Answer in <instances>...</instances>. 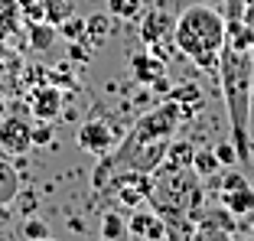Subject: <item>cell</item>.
Masks as SVG:
<instances>
[{
  "label": "cell",
  "mask_w": 254,
  "mask_h": 241,
  "mask_svg": "<svg viewBox=\"0 0 254 241\" xmlns=\"http://www.w3.org/2000/svg\"><path fill=\"white\" fill-rule=\"evenodd\" d=\"M98 235H101L105 241L127 238V219L121 215V212H114V209L101 212V225H98Z\"/></svg>",
  "instance_id": "cell-16"
},
{
  "label": "cell",
  "mask_w": 254,
  "mask_h": 241,
  "mask_svg": "<svg viewBox=\"0 0 254 241\" xmlns=\"http://www.w3.org/2000/svg\"><path fill=\"white\" fill-rule=\"evenodd\" d=\"M245 3H248V7H254V0H245Z\"/></svg>",
  "instance_id": "cell-30"
},
{
  "label": "cell",
  "mask_w": 254,
  "mask_h": 241,
  "mask_svg": "<svg viewBox=\"0 0 254 241\" xmlns=\"http://www.w3.org/2000/svg\"><path fill=\"white\" fill-rule=\"evenodd\" d=\"M118 143L121 140H118V134H114V127L108 124V120H101V118H91V120H85L82 127H78V147H82L85 153L105 157V153H111Z\"/></svg>",
  "instance_id": "cell-4"
},
{
  "label": "cell",
  "mask_w": 254,
  "mask_h": 241,
  "mask_svg": "<svg viewBox=\"0 0 254 241\" xmlns=\"http://www.w3.org/2000/svg\"><path fill=\"white\" fill-rule=\"evenodd\" d=\"M248 186V180L238 173V170H232V173H225L222 180H218V192H235V189Z\"/></svg>",
  "instance_id": "cell-25"
},
{
  "label": "cell",
  "mask_w": 254,
  "mask_h": 241,
  "mask_svg": "<svg viewBox=\"0 0 254 241\" xmlns=\"http://www.w3.org/2000/svg\"><path fill=\"white\" fill-rule=\"evenodd\" d=\"M218 82L228 105V124H232V143L238 160H251V101H254V53L235 49L225 43L218 56Z\"/></svg>",
  "instance_id": "cell-1"
},
{
  "label": "cell",
  "mask_w": 254,
  "mask_h": 241,
  "mask_svg": "<svg viewBox=\"0 0 254 241\" xmlns=\"http://www.w3.org/2000/svg\"><path fill=\"white\" fill-rule=\"evenodd\" d=\"M46 143H53V120L33 124V147H46Z\"/></svg>",
  "instance_id": "cell-24"
},
{
  "label": "cell",
  "mask_w": 254,
  "mask_h": 241,
  "mask_svg": "<svg viewBox=\"0 0 254 241\" xmlns=\"http://www.w3.org/2000/svg\"><path fill=\"white\" fill-rule=\"evenodd\" d=\"M65 16H72V3L68 0H43V20L59 26Z\"/></svg>",
  "instance_id": "cell-20"
},
{
  "label": "cell",
  "mask_w": 254,
  "mask_h": 241,
  "mask_svg": "<svg viewBox=\"0 0 254 241\" xmlns=\"http://www.w3.org/2000/svg\"><path fill=\"white\" fill-rule=\"evenodd\" d=\"M46 78L53 85H59V88H75V75H72V59H65V62H59V65H53L49 72H46Z\"/></svg>",
  "instance_id": "cell-21"
},
{
  "label": "cell",
  "mask_w": 254,
  "mask_h": 241,
  "mask_svg": "<svg viewBox=\"0 0 254 241\" xmlns=\"http://www.w3.org/2000/svg\"><path fill=\"white\" fill-rule=\"evenodd\" d=\"M26 105H30V114L36 120H56L62 114V88L53 82H39L33 85Z\"/></svg>",
  "instance_id": "cell-6"
},
{
  "label": "cell",
  "mask_w": 254,
  "mask_h": 241,
  "mask_svg": "<svg viewBox=\"0 0 254 241\" xmlns=\"http://www.w3.org/2000/svg\"><path fill=\"white\" fill-rule=\"evenodd\" d=\"M170 98L180 105V111H183V120H192L195 114L205 108V98H202V88L199 85H192V82H183V85H176V88L170 91Z\"/></svg>",
  "instance_id": "cell-11"
},
{
  "label": "cell",
  "mask_w": 254,
  "mask_h": 241,
  "mask_svg": "<svg viewBox=\"0 0 254 241\" xmlns=\"http://www.w3.org/2000/svg\"><path fill=\"white\" fill-rule=\"evenodd\" d=\"M20 232H23V238H30V241H46L49 235H53V232H49V225H46L39 215H26V222H23Z\"/></svg>",
  "instance_id": "cell-22"
},
{
  "label": "cell",
  "mask_w": 254,
  "mask_h": 241,
  "mask_svg": "<svg viewBox=\"0 0 254 241\" xmlns=\"http://www.w3.org/2000/svg\"><path fill=\"white\" fill-rule=\"evenodd\" d=\"M56 30H59V36H65L68 43H75V39H85V20L82 16H65Z\"/></svg>",
  "instance_id": "cell-23"
},
{
  "label": "cell",
  "mask_w": 254,
  "mask_h": 241,
  "mask_svg": "<svg viewBox=\"0 0 254 241\" xmlns=\"http://www.w3.org/2000/svg\"><path fill=\"white\" fill-rule=\"evenodd\" d=\"M130 75L137 78V85H150L153 78L166 75V62L157 59L150 49L147 53H137V56H130Z\"/></svg>",
  "instance_id": "cell-10"
},
{
  "label": "cell",
  "mask_w": 254,
  "mask_h": 241,
  "mask_svg": "<svg viewBox=\"0 0 254 241\" xmlns=\"http://www.w3.org/2000/svg\"><path fill=\"white\" fill-rule=\"evenodd\" d=\"M7 114H10V105H7V98L0 95V124H3V118H7Z\"/></svg>",
  "instance_id": "cell-28"
},
{
  "label": "cell",
  "mask_w": 254,
  "mask_h": 241,
  "mask_svg": "<svg viewBox=\"0 0 254 241\" xmlns=\"http://www.w3.org/2000/svg\"><path fill=\"white\" fill-rule=\"evenodd\" d=\"M192 157H195V147L189 140H173L166 143V157L160 163V173H176V170H192Z\"/></svg>",
  "instance_id": "cell-9"
},
{
  "label": "cell",
  "mask_w": 254,
  "mask_h": 241,
  "mask_svg": "<svg viewBox=\"0 0 254 241\" xmlns=\"http://www.w3.org/2000/svg\"><path fill=\"white\" fill-rule=\"evenodd\" d=\"M16 202H20L23 215H36V192L33 189H20L16 192Z\"/></svg>",
  "instance_id": "cell-27"
},
{
  "label": "cell",
  "mask_w": 254,
  "mask_h": 241,
  "mask_svg": "<svg viewBox=\"0 0 254 241\" xmlns=\"http://www.w3.org/2000/svg\"><path fill=\"white\" fill-rule=\"evenodd\" d=\"M218 170H222V160L215 157V150H195V157H192V173L195 176L212 180Z\"/></svg>",
  "instance_id": "cell-19"
},
{
  "label": "cell",
  "mask_w": 254,
  "mask_h": 241,
  "mask_svg": "<svg viewBox=\"0 0 254 241\" xmlns=\"http://www.w3.org/2000/svg\"><path fill=\"white\" fill-rule=\"evenodd\" d=\"M173 43L199 68H209L218 75V56H222L225 46V16L215 7H202V3L186 7L176 16Z\"/></svg>",
  "instance_id": "cell-2"
},
{
  "label": "cell",
  "mask_w": 254,
  "mask_h": 241,
  "mask_svg": "<svg viewBox=\"0 0 254 241\" xmlns=\"http://www.w3.org/2000/svg\"><path fill=\"white\" fill-rule=\"evenodd\" d=\"M23 26V3L20 0H0V46L13 39Z\"/></svg>",
  "instance_id": "cell-12"
},
{
  "label": "cell",
  "mask_w": 254,
  "mask_h": 241,
  "mask_svg": "<svg viewBox=\"0 0 254 241\" xmlns=\"http://www.w3.org/2000/svg\"><path fill=\"white\" fill-rule=\"evenodd\" d=\"M68 228H75V232H82V228H85V222H82V219H68Z\"/></svg>",
  "instance_id": "cell-29"
},
{
  "label": "cell",
  "mask_w": 254,
  "mask_h": 241,
  "mask_svg": "<svg viewBox=\"0 0 254 241\" xmlns=\"http://www.w3.org/2000/svg\"><path fill=\"white\" fill-rule=\"evenodd\" d=\"M127 235L140 241H163L170 238V225L157 209H134L127 219Z\"/></svg>",
  "instance_id": "cell-5"
},
{
  "label": "cell",
  "mask_w": 254,
  "mask_h": 241,
  "mask_svg": "<svg viewBox=\"0 0 254 241\" xmlns=\"http://www.w3.org/2000/svg\"><path fill=\"white\" fill-rule=\"evenodd\" d=\"M20 189H23L20 186V170H16L7 157H0V202H3V205H13Z\"/></svg>",
  "instance_id": "cell-13"
},
{
  "label": "cell",
  "mask_w": 254,
  "mask_h": 241,
  "mask_svg": "<svg viewBox=\"0 0 254 241\" xmlns=\"http://www.w3.org/2000/svg\"><path fill=\"white\" fill-rule=\"evenodd\" d=\"M147 3L143 0H108V13L114 20H140Z\"/></svg>",
  "instance_id": "cell-18"
},
{
  "label": "cell",
  "mask_w": 254,
  "mask_h": 241,
  "mask_svg": "<svg viewBox=\"0 0 254 241\" xmlns=\"http://www.w3.org/2000/svg\"><path fill=\"white\" fill-rule=\"evenodd\" d=\"M173 26H176V20H173L166 10H153V7L143 10V16H140V39H143V46L173 39Z\"/></svg>",
  "instance_id": "cell-7"
},
{
  "label": "cell",
  "mask_w": 254,
  "mask_h": 241,
  "mask_svg": "<svg viewBox=\"0 0 254 241\" xmlns=\"http://www.w3.org/2000/svg\"><path fill=\"white\" fill-rule=\"evenodd\" d=\"M215 157L222 160V166L241 163V160H238V150H235V143H228V140H225V143H218V147H215Z\"/></svg>",
  "instance_id": "cell-26"
},
{
  "label": "cell",
  "mask_w": 254,
  "mask_h": 241,
  "mask_svg": "<svg viewBox=\"0 0 254 241\" xmlns=\"http://www.w3.org/2000/svg\"><path fill=\"white\" fill-rule=\"evenodd\" d=\"M235 235V215L228 209L205 212L195 219V238H232Z\"/></svg>",
  "instance_id": "cell-8"
},
{
  "label": "cell",
  "mask_w": 254,
  "mask_h": 241,
  "mask_svg": "<svg viewBox=\"0 0 254 241\" xmlns=\"http://www.w3.org/2000/svg\"><path fill=\"white\" fill-rule=\"evenodd\" d=\"M26 33H30V46L36 49V53H46V49H49V46L59 39V30H56L53 23H46V20L26 23Z\"/></svg>",
  "instance_id": "cell-15"
},
{
  "label": "cell",
  "mask_w": 254,
  "mask_h": 241,
  "mask_svg": "<svg viewBox=\"0 0 254 241\" xmlns=\"http://www.w3.org/2000/svg\"><path fill=\"white\" fill-rule=\"evenodd\" d=\"M30 118H33L30 105L10 108V114L3 118V124H0V150L3 153L23 157V153L33 147V120Z\"/></svg>",
  "instance_id": "cell-3"
},
{
  "label": "cell",
  "mask_w": 254,
  "mask_h": 241,
  "mask_svg": "<svg viewBox=\"0 0 254 241\" xmlns=\"http://www.w3.org/2000/svg\"><path fill=\"white\" fill-rule=\"evenodd\" d=\"M222 202H225V209L232 212L235 219H245V215L254 212V189L241 186V189H235V192H222Z\"/></svg>",
  "instance_id": "cell-14"
},
{
  "label": "cell",
  "mask_w": 254,
  "mask_h": 241,
  "mask_svg": "<svg viewBox=\"0 0 254 241\" xmlns=\"http://www.w3.org/2000/svg\"><path fill=\"white\" fill-rule=\"evenodd\" d=\"M111 13H95L85 20V39H88L91 46H101L108 36H111Z\"/></svg>",
  "instance_id": "cell-17"
}]
</instances>
